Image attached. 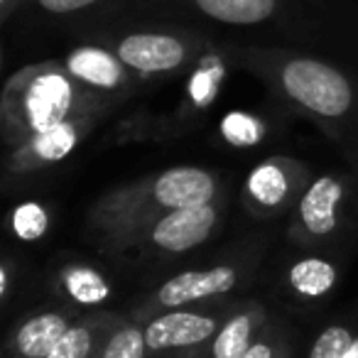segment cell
Wrapping results in <instances>:
<instances>
[{
  "label": "cell",
  "mask_w": 358,
  "mask_h": 358,
  "mask_svg": "<svg viewBox=\"0 0 358 358\" xmlns=\"http://www.w3.org/2000/svg\"><path fill=\"white\" fill-rule=\"evenodd\" d=\"M309 182V169L302 162L289 157H270L245 179V209L258 219H273L282 211L294 209Z\"/></svg>",
  "instance_id": "cell-10"
},
{
  "label": "cell",
  "mask_w": 358,
  "mask_h": 358,
  "mask_svg": "<svg viewBox=\"0 0 358 358\" xmlns=\"http://www.w3.org/2000/svg\"><path fill=\"white\" fill-rule=\"evenodd\" d=\"M206 348H209V346H206ZM177 358H214V356H211V351H209V353H204V348H199V353H196V351H189V353H179Z\"/></svg>",
  "instance_id": "cell-27"
},
{
  "label": "cell",
  "mask_w": 358,
  "mask_h": 358,
  "mask_svg": "<svg viewBox=\"0 0 358 358\" xmlns=\"http://www.w3.org/2000/svg\"><path fill=\"white\" fill-rule=\"evenodd\" d=\"M192 120L185 113L179 115H155L148 110L128 115L125 120H120L108 135L106 143H135V140H164L179 135L182 128H187Z\"/></svg>",
  "instance_id": "cell-18"
},
{
  "label": "cell",
  "mask_w": 358,
  "mask_h": 358,
  "mask_svg": "<svg viewBox=\"0 0 358 358\" xmlns=\"http://www.w3.org/2000/svg\"><path fill=\"white\" fill-rule=\"evenodd\" d=\"M62 64L81 86L120 103L133 99L143 86V81L125 66V62L108 45L91 37H84L79 45L71 47L62 57Z\"/></svg>",
  "instance_id": "cell-11"
},
{
  "label": "cell",
  "mask_w": 358,
  "mask_h": 358,
  "mask_svg": "<svg viewBox=\"0 0 358 358\" xmlns=\"http://www.w3.org/2000/svg\"><path fill=\"white\" fill-rule=\"evenodd\" d=\"M120 101L81 86L62 62H40L17 69L3 86L0 125L8 148H17L32 135L86 115L106 118Z\"/></svg>",
  "instance_id": "cell-3"
},
{
  "label": "cell",
  "mask_w": 358,
  "mask_h": 358,
  "mask_svg": "<svg viewBox=\"0 0 358 358\" xmlns=\"http://www.w3.org/2000/svg\"><path fill=\"white\" fill-rule=\"evenodd\" d=\"M356 336L358 331L351 324H331L314 338L307 358H346Z\"/></svg>",
  "instance_id": "cell-22"
},
{
  "label": "cell",
  "mask_w": 358,
  "mask_h": 358,
  "mask_svg": "<svg viewBox=\"0 0 358 358\" xmlns=\"http://www.w3.org/2000/svg\"><path fill=\"white\" fill-rule=\"evenodd\" d=\"M115 13L241 32L248 42L297 47L343 62L358 55V0H125Z\"/></svg>",
  "instance_id": "cell-1"
},
{
  "label": "cell",
  "mask_w": 358,
  "mask_h": 358,
  "mask_svg": "<svg viewBox=\"0 0 358 358\" xmlns=\"http://www.w3.org/2000/svg\"><path fill=\"white\" fill-rule=\"evenodd\" d=\"M74 322L76 317L71 314V309H52V312L32 314L10 331L6 341V356L47 358Z\"/></svg>",
  "instance_id": "cell-13"
},
{
  "label": "cell",
  "mask_w": 358,
  "mask_h": 358,
  "mask_svg": "<svg viewBox=\"0 0 358 358\" xmlns=\"http://www.w3.org/2000/svg\"><path fill=\"white\" fill-rule=\"evenodd\" d=\"M234 62L270 91L275 101L317 123L358 177V74L336 57L297 47L234 40Z\"/></svg>",
  "instance_id": "cell-2"
},
{
  "label": "cell",
  "mask_w": 358,
  "mask_h": 358,
  "mask_svg": "<svg viewBox=\"0 0 358 358\" xmlns=\"http://www.w3.org/2000/svg\"><path fill=\"white\" fill-rule=\"evenodd\" d=\"M221 224V204L201 206H185V209H172L167 214L157 216L143 229L123 238L110 255L130 253V250H145V253L159 255H179L187 250H194L204 245L214 236V231Z\"/></svg>",
  "instance_id": "cell-8"
},
{
  "label": "cell",
  "mask_w": 358,
  "mask_h": 358,
  "mask_svg": "<svg viewBox=\"0 0 358 358\" xmlns=\"http://www.w3.org/2000/svg\"><path fill=\"white\" fill-rule=\"evenodd\" d=\"M358 187L343 174H319L292 209L287 236L302 248H327L353 229Z\"/></svg>",
  "instance_id": "cell-6"
},
{
  "label": "cell",
  "mask_w": 358,
  "mask_h": 358,
  "mask_svg": "<svg viewBox=\"0 0 358 358\" xmlns=\"http://www.w3.org/2000/svg\"><path fill=\"white\" fill-rule=\"evenodd\" d=\"M10 229L20 241H27V243L40 241L47 234V229H50V214L37 201L17 204L10 214Z\"/></svg>",
  "instance_id": "cell-21"
},
{
  "label": "cell",
  "mask_w": 358,
  "mask_h": 358,
  "mask_svg": "<svg viewBox=\"0 0 358 358\" xmlns=\"http://www.w3.org/2000/svg\"><path fill=\"white\" fill-rule=\"evenodd\" d=\"M260 255L255 250H241L234 258L219 260L211 268L185 270L164 280L143 299L133 317L138 322H148L150 317L167 309L199 307V304H214V299H224L231 292L241 289L258 268Z\"/></svg>",
  "instance_id": "cell-7"
},
{
  "label": "cell",
  "mask_w": 358,
  "mask_h": 358,
  "mask_svg": "<svg viewBox=\"0 0 358 358\" xmlns=\"http://www.w3.org/2000/svg\"><path fill=\"white\" fill-rule=\"evenodd\" d=\"M243 358H289V336L282 324L268 322Z\"/></svg>",
  "instance_id": "cell-24"
},
{
  "label": "cell",
  "mask_w": 358,
  "mask_h": 358,
  "mask_svg": "<svg viewBox=\"0 0 358 358\" xmlns=\"http://www.w3.org/2000/svg\"><path fill=\"white\" fill-rule=\"evenodd\" d=\"M338 282V268L334 260L309 255L299 258L287 270V289L297 299L304 302H319L324 299Z\"/></svg>",
  "instance_id": "cell-17"
},
{
  "label": "cell",
  "mask_w": 358,
  "mask_h": 358,
  "mask_svg": "<svg viewBox=\"0 0 358 358\" xmlns=\"http://www.w3.org/2000/svg\"><path fill=\"white\" fill-rule=\"evenodd\" d=\"M10 260H3V265H0V297L6 299V302L10 297Z\"/></svg>",
  "instance_id": "cell-25"
},
{
  "label": "cell",
  "mask_w": 358,
  "mask_h": 358,
  "mask_svg": "<svg viewBox=\"0 0 358 358\" xmlns=\"http://www.w3.org/2000/svg\"><path fill=\"white\" fill-rule=\"evenodd\" d=\"M55 287L71 307H103L110 299V285L96 268L86 263L62 265Z\"/></svg>",
  "instance_id": "cell-16"
},
{
  "label": "cell",
  "mask_w": 358,
  "mask_h": 358,
  "mask_svg": "<svg viewBox=\"0 0 358 358\" xmlns=\"http://www.w3.org/2000/svg\"><path fill=\"white\" fill-rule=\"evenodd\" d=\"M268 309L258 302H238L221 324L219 334L209 343L214 358H243L253 341L268 327Z\"/></svg>",
  "instance_id": "cell-14"
},
{
  "label": "cell",
  "mask_w": 358,
  "mask_h": 358,
  "mask_svg": "<svg viewBox=\"0 0 358 358\" xmlns=\"http://www.w3.org/2000/svg\"><path fill=\"white\" fill-rule=\"evenodd\" d=\"M125 0H27V6L37 8L52 17H84L96 20L115 13Z\"/></svg>",
  "instance_id": "cell-20"
},
{
  "label": "cell",
  "mask_w": 358,
  "mask_h": 358,
  "mask_svg": "<svg viewBox=\"0 0 358 358\" xmlns=\"http://www.w3.org/2000/svg\"><path fill=\"white\" fill-rule=\"evenodd\" d=\"M238 304V302H236ZM234 304V307H236ZM199 307H182V309H167L155 317H150L145 324V343H148L150 356L159 353H189L206 348L214 336L219 334L221 324L226 322L234 307L229 302L219 304L214 309Z\"/></svg>",
  "instance_id": "cell-9"
},
{
  "label": "cell",
  "mask_w": 358,
  "mask_h": 358,
  "mask_svg": "<svg viewBox=\"0 0 358 358\" xmlns=\"http://www.w3.org/2000/svg\"><path fill=\"white\" fill-rule=\"evenodd\" d=\"M219 189V174L204 167L185 164L150 174L96 199L86 216L89 234L101 250L110 253L123 238L167 211L216 201Z\"/></svg>",
  "instance_id": "cell-5"
},
{
  "label": "cell",
  "mask_w": 358,
  "mask_h": 358,
  "mask_svg": "<svg viewBox=\"0 0 358 358\" xmlns=\"http://www.w3.org/2000/svg\"><path fill=\"white\" fill-rule=\"evenodd\" d=\"M115 322H118V317L110 312H99L76 319L47 358H99L106 336Z\"/></svg>",
  "instance_id": "cell-15"
},
{
  "label": "cell",
  "mask_w": 358,
  "mask_h": 358,
  "mask_svg": "<svg viewBox=\"0 0 358 358\" xmlns=\"http://www.w3.org/2000/svg\"><path fill=\"white\" fill-rule=\"evenodd\" d=\"M22 6H27V0H0V17L3 22H8Z\"/></svg>",
  "instance_id": "cell-26"
},
{
  "label": "cell",
  "mask_w": 358,
  "mask_h": 358,
  "mask_svg": "<svg viewBox=\"0 0 358 358\" xmlns=\"http://www.w3.org/2000/svg\"><path fill=\"white\" fill-rule=\"evenodd\" d=\"M263 130H265L263 120L250 113H241V110H234V113H229L221 120V135L229 143L238 145V148H248V145L258 143Z\"/></svg>",
  "instance_id": "cell-23"
},
{
  "label": "cell",
  "mask_w": 358,
  "mask_h": 358,
  "mask_svg": "<svg viewBox=\"0 0 358 358\" xmlns=\"http://www.w3.org/2000/svg\"><path fill=\"white\" fill-rule=\"evenodd\" d=\"M346 358H358V336H356V341H353V346H351V351H348Z\"/></svg>",
  "instance_id": "cell-28"
},
{
  "label": "cell",
  "mask_w": 358,
  "mask_h": 358,
  "mask_svg": "<svg viewBox=\"0 0 358 358\" xmlns=\"http://www.w3.org/2000/svg\"><path fill=\"white\" fill-rule=\"evenodd\" d=\"M79 35L108 45L125 66L148 84L189 74L216 32L192 22L115 13L96 20H81Z\"/></svg>",
  "instance_id": "cell-4"
},
{
  "label": "cell",
  "mask_w": 358,
  "mask_h": 358,
  "mask_svg": "<svg viewBox=\"0 0 358 358\" xmlns=\"http://www.w3.org/2000/svg\"><path fill=\"white\" fill-rule=\"evenodd\" d=\"M101 115H86L59 123L50 130L32 135L22 145L10 150L8 155V177H27V174L45 169L66 159L76 150V145L101 123Z\"/></svg>",
  "instance_id": "cell-12"
},
{
  "label": "cell",
  "mask_w": 358,
  "mask_h": 358,
  "mask_svg": "<svg viewBox=\"0 0 358 358\" xmlns=\"http://www.w3.org/2000/svg\"><path fill=\"white\" fill-rule=\"evenodd\" d=\"M148 343H145V324L130 314L118 317L113 329L108 331L101 348L99 358H148Z\"/></svg>",
  "instance_id": "cell-19"
}]
</instances>
